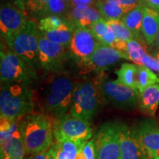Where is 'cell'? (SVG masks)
I'll return each instance as SVG.
<instances>
[{
	"label": "cell",
	"instance_id": "cell-37",
	"mask_svg": "<svg viewBox=\"0 0 159 159\" xmlns=\"http://www.w3.org/2000/svg\"><path fill=\"white\" fill-rule=\"evenodd\" d=\"M143 4L146 7L159 11V0H143Z\"/></svg>",
	"mask_w": 159,
	"mask_h": 159
},
{
	"label": "cell",
	"instance_id": "cell-4",
	"mask_svg": "<svg viewBox=\"0 0 159 159\" xmlns=\"http://www.w3.org/2000/svg\"><path fill=\"white\" fill-rule=\"evenodd\" d=\"M40 34L38 25L29 20L24 28L5 38L8 48L36 71L41 68L39 57Z\"/></svg>",
	"mask_w": 159,
	"mask_h": 159
},
{
	"label": "cell",
	"instance_id": "cell-43",
	"mask_svg": "<svg viewBox=\"0 0 159 159\" xmlns=\"http://www.w3.org/2000/svg\"><path fill=\"white\" fill-rule=\"evenodd\" d=\"M27 1H28V0H27Z\"/></svg>",
	"mask_w": 159,
	"mask_h": 159
},
{
	"label": "cell",
	"instance_id": "cell-42",
	"mask_svg": "<svg viewBox=\"0 0 159 159\" xmlns=\"http://www.w3.org/2000/svg\"><path fill=\"white\" fill-rule=\"evenodd\" d=\"M63 1H65L66 2H71V0H63Z\"/></svg>",
	"mask_w": 159,
	"mask_h": 159
},
{
	"label": "cell",
	"instance_id": "cell-41",
	"mask_svg": "<svg viewBox=\"0 0 159 159\" xmlns=\"http://www.w3.org/2000/svg\"><path fill=\"white\" fill-rule=\"evenodd\" d=\"M156 58L157 59V61H158V63H159V52L158 53V54L156 55Z\"/></svg>",
	"mask_w": 159,
	"mask_h": 159
},
{
	"label": "cell",
	"instance_id": "cell-20",
	"mask_svg": "<svg viewBox=\"0 0 159 159\" xmlns=\"http://www.w3.org/2000/svg\"><path fill=\"white\" fill-rule=\"evenodd\" d=\"M139 108L145 115L154 116L159 105V83L150 85L140 92Z\"/></svg>",
	"mask_w": 159,
	"mask_h": 159
},
{
	"label": "cell",
	"instance_id": "cell-40",
	"mask_svg": "<svg viewBox=\"0 0 159 159\" xmlns=\"http://www.w3.org/2000/svg\"><path fill=\"white\" fill-rule=\"evenodd\" d=\"M1 159H18L16 158H13V157H11V156H5L3 158H2Z\"/></svg>",
	"mask_w": 159,
	"mask_h": 159
},
{
	"label": "cell",
	"instance_id": "cell-5",
	"mask_svg": "<svg viewBox=\"0 0 159 159\" xmlns=\"http://www.w3.org/2000/svg\"><path fill=\"white\" fill-rule=\"evenodd\" d=\"M99 81L85 80L75 83L69 113L83 120H91L99 108Z\"/></svg>",
	"mask_w": 159,
	"mask_h": 159
},
{
	"label": "cell",
	"instance_id": "cell-11",
	"mask_svg": "<svg viewBox=\"0 0 159 159\" xmlns=\"http://www.w3.org/2000/svg\"><path fill=\"white\" fill-rule=\"evenodd\" d=\"M120 59L129 60L125 52L99 43L92 55L77 63L83 74L92 71L102 70L116 63Z\"/></svg>",
	"mask_w": 159,
	"mask_h": 159
},
{
	"label": "cell",
	"instance_id": "cell-12",
	"mask_svg": "<svg viewBox=\"0 0 159 159\" xmlns=\"http://www.w3.org/2000/svg\"><path fill=\"white\" fill-rule=\"evenodd\" d=\"M99 43L89 27H77L74 30L69 49L78 63L90 57Z\"/></svg>",
	"mask_w": 159,
	"mask_h": 159
},
{
	"label": "cell",
	"instance_id": "cell-14",
	"mask_svg": "<svg viewBox=\"0 0 159 159\" xmlns=\"http://www.w3.org/2000/svg\"><path fill=\"white\" fill-rule=\"evenodd\" d=\"M29 20L25 11L12 3H5L0 10V30L4 37L13 34L24 28Z\"/></svg>",
	"mask_w": 159,
	"mask_h": 159
},
{
	"label": "cell",
	"instance_id": "cell-3",
	"mask_svg": "<svg viewBox=\"0 0 159 159\" xmlns=\"http://www.w3.org/2000/svg\"><path fill=\"white\" fill-rule=\"evenodd\" d=\"M75 87V83L66 75L53 77L47 85L43 97V108L47 114L55 118L68 114Z\"/></svg>",
	"mask_w": 159,
	"mask_h": 159
},
{
	"label": "cell",
	"instance_id": "cell-32",
	"mask_svg": "<svg viewBox=\"0 0 159 159\" xmlns=\"http://www.w3.org/2000/svg\"><path fill=\"white\" fill-rule=\"evenodd\" d=\"M83 153L85 159H96V152H95V145L94 139L89 140L83 145Z\"/></svg>",
	"mask_w": 159,
	"mask_h": 159
},
{
	"label": "cell",
	"instance_id": "cell-36",
	"mask_svg": "<svg viewBox=\"0 0 159 159\" xmlns=\"http://www.w3.org/2000/svg\"><path fill=\"white\" fill-rule=\"evenodd\" d=\"M94 0H71V3L73 7H79V8H83L87 6H90Z\"/></svg>",
	"mask_w": 159,
	"mask_h": 159
},
{
	"label": "cell",
	"instance_id": "cell-10",
	"mask_svg": "<svg viewBox=\"0 0 159 159\" xmlns=\"http://www.w3.org/2000/svg\"><path fill=\"white\" fill-rule=\"evenodd\" d=\"M66 47L52 42L40 34L39 57L41 68L54 73L62 71L68 57Z\"/></svg>",
	"mask_w": 159,
	"mask_h": 159
},
{
	"label": "cell",
	"instance_id": "cell-9",
	"mask_svg": "<svg viewBox=\"0 0 159 159\" xmlns=\"http://www.w3.org/2000/svg\"><path fill=\"white\" fill-rule=\"evenodd\" d=\"M120 122L102 125L94 138L96 159H121Z\"/></svg>",
	"mask_w": 159,
	"mask_h": 159
},
{
	"label": "cell",
	"instance_id": "cell-13",
	"mask_svg": "<svg viewBox=\"0 0 159 159\" xmlns=\"http://www.w3.org/2000/svg\"><path fill=\"white\" fill-rule=\"evenodd\" d=\"M121 159H144V150L137 128L120 122Z\"/></svg>",
	"mask_w": 159,
	"mask_h": 159
},
{
	"label": "cell",
	"instance_id": "cell-16",
	"mask_svg": "<svg viewBox=\"0 0 159 159\" xmlns=\"http://www.w3.org/2000/svg\"><path fill=\"white\" fill-rule=\"evenodd\" d=\"M89 29L101 43L123 52L126 50L127 42L119 41L116 39L114 32L108 27L107 21L105 19H99L93 24Z\"/></svg>",
	"mask_w": 159,
	"mask_h": 159
},
{
	"label": "cell",
	"instance_id": "cell-27",
	"mask_svg": "<svg viewBox=\"0 0 159 159\" xmlns=\"http://www.w3.org/2000/svg\"><path fill=\"white\" fill-rule=\"evenodd\" d=\"M156 83H159V77L154 71L144 66H138L136 84L139 92H142L148 86Z\"/></svg>",
	"mask_w": 159,
	"mask_h": 159
},
{
	"label": "cell",
	"instance_id": "cell-30",
	"mask_svg": "<svg viewBox=\"0 0 159 159\" xmlns=\"http://www.w3.org/2000/svg\"><path fill=\"white\" fill-rule=\"evenodd\" d=\"M66 8V4L63 0H50L45 5L42 14L58 16L64 13Z\"/></svg>",
	"mask_w": 159,
	"mask_h": 159
},
{
	"label": "cell",
	"instance_id": "cell-39",
	"mask_svg": "<svg viewBox=\"0 0 159 159\" xmlns=\"http://www.w3.org/2000/svg\"><path fill=\"white\" fill-rule=\"evenodd\" d=\"M156 47L159 49V31H158V35H157V38H156Z\"/></svg>",
	"mask_w": 159,
	"mask_h": 159
},
{
	"label": "cell",
	"instance_id": "cell-24",
	"mask_svg": "<svg viewBox=\"0 0 159 159\" xmlns=\"http://www.w3.org/2000/svg\"><path fill=\"white\" fill-rule=\"evenodd\" d=\"M95 7L105 21L121 19L125 13L129 12L122 6L108 0H96Z\"/></svg>",
	"mask_w": 159,
	"mask_h": 159
},
{
	"label": "cell",
	"instance_id": "cell-28",
	"mask_svg": "<svg viewBox=\"0 0 159 159\" xmlns=\"http://www.w3.org/2000/svg\"><path fill=\"white\" fill-rule=\"evenodd\" d=\"M108 27L114 32L116 39L119 41L128 42L131 39H136L134 33L125 26L121 19H114L106 21Z\"/></svg>",
	"mask_w": 159,
	"mask_h": 159
},
{
	"label": "cell",
	"instance_id": "cell-22",
	"mask_svg": "<svg viewBox=\"0 0 159 159\" xmlns=\"http://www.w3.org/2000/svg\"><path fill=\"white\" fill-rule=\"evenodd\" d=\"M145 7L146 6L144 4L137 6L135 8L125 13L121 19L125 26L134 33L136 39L143 43L146 42L141 33V28Z\"/></svg>",
	"mask_w": 159,
	"mask_h": 159
},
{
	"label": "cell",
	"instance_id": "cell-18",
	"mask_svg": "<svg viewBox=\"0 0 159 159\" xmlns=\"http://www.w3.org/2000/svg\"><path fill=\"white\" fill-rule=\"evenodd\" d=\"M0 143L1 158L5 156H11L18 159H23L26 153L21 123L16 130L2 142H0Z\"/></svg>",
	"mask_w": 159,
	"mask_h": 159
},
{
	"label": "cell",
	"instance_id": "cell-2",
	"mask_svg": "<svg viewBox=\"0 0 159 159\" xmlns=\"http://www.w3.org/2000/svg\"><path fill=\"white\" fill-rule=\"evenodd\" d=\"M34 108L33 92L30 85L21 82H3L0 92L1 116L21 119L31 114Z\"/></svg>",
	"mask_w": 159,
	"mask_h": 159
},
{
	"label": "cell",
	"instance_id": "cell-7",
	"mask_svg": "<svg viewBox=\"0 0 159 159\" xmlns=\"http://www.w3.org/2000/svg\"><path fill=\"white\" fill-rule=\"evenodd\" d=\"M36 72L11 49L1 50V83L21 82L33 84L37 79Z\"/></svg>",
	"mask_w": 159,
	"mask_h": 159
},
{
	"label": "cell",
	"instance_id": "cell-35",
	"mask_svg": "<svg viewBox=\"0 0 159 159\" xmlns=\"http://www.w3.org/2000/svg\"><path fill=\"white\" fill-rule=\"evenodd\" d=\"M27 159H52L49 150L43 151V152H37V153L32 154Z\"/></svg>",
	"mask_w": 159,
	"mask_h": 159
},
{
	"label": "cell",
	"instance_id": "cell-29",
	"mask_svg": "<svg viewBox=\"0 0 159 159\" xmlns=\"http://www.w3.org/2000/svg\"><path fill=\"white\" fill-rule=\"evenodd\" d=\"M61 17L57 15H49L40 20L39 23L38 24L39 30L41 33L47 31H51L57 28L62 24L64 22Z\"/></svg>",
	"mask_w": 159,
	"mask_h": 159
},
{
	"label": "cell",
	"instance_id": "cell-17",
	"mask_svg": "<svg viewBox=\"0 0 159 159\" xmlns=\"http://www.w3.org/2000/svg\"><path fill=\"white\" fill-rule=\"evenodd\" d=\"M102 19L96 7L87 6L83 8L73 7L69 13V23L74 27H90L93 24Z\"/></svg>",
	"mask_w": 159,
	"mask_h": 159
},
{
	"label": "cell",
	"instance_id": "cell-23",
	"mask_svg": "<svg viewBox=\"0 0 159 159\" xmlns=\"http://www.w3.org/2000/svg\"><path fill=\"white\" fill-rule=\"evenodd\" d=\"M74 27L70 23L64 21L57 28L51 31L43 32L41 34L52 42L68 47L70 44L74 33Z\"/></svg>",
	"mask_w": 159,
	"mask_h": 159
},
{
	"label": "cell",
	"instance_id": "cell-25",
	"mask_svg": "<svg viewBox=\"0 0 159 159\" xmlns=\"http://www.w3.org/2000/svg\"><path fill=\"white\" fill-rule=\"evenodd\" d=\"M138 71V65L125 63L120 69L116 71L117 75L116 81L126 86L133 89H137L136 76Z\"/></svg>",
	"mask_w": 159,
	"mask_h": 159
},
{
	"label": "cell",
	"instance_id": "cell-38",
	"mask_svg": "<svg viewBox=\"0 0 159 159\" xmlns=\"http://www.w3.org/2000/svg\"><path fill=\"white\" fill-rule=\"evenodd\" d=\"M11 3L20 9L26 11L27 10V0H10Z\"/></svg>",
	"mask_w": 159,
	"mask_h": 159
},
{
	"label": "cell",
	"instance_id": "cell-33",
	"mask_svg": "<svg viewBox=\"0 0 159 159\" xmlns=\"http://www.w3.org/2000/svg\"><path fill=\"white\" fill-rule=\"evenodd\" d=\"M108 1L112 2L122 6L128 11L143 4V0H108Z\"/></svg>",
	"mask_w": 159,
	"mask_h": 159
},
{
	"label": "cell",
	"instance_id": "cell-21",
	"mask_svg": "<svg viewBox=\"0 0 159 159\" xmlns=\"http://www.w3.org/2000/svg\"><path fill=\"white\" fill-rule=\"evenodd\" d=\"M84 144L85 143L55 140L49 149V152L52 159H76Z\"/></svg>",
	"mask_w": 159,
	"mask_h": 159
},
{
	"label": "cell",
	"instance_id": "cell-26",
	"mask_svg": "<svg viewBox=\"0 0 159 159\" xmlns=\"http://www.w3.org/2000/svg\"><path fill=\"white\" fill-rule=\"evenodd\" d=\"M125 52L129 57V61H133L138 66H143V61L148 55L144 49V43L136 39H131L127 42Z\"/></svg>",
	"mask_w": 159,
	"mask_h": 159
},
{
	"label": "cell",
	"instance_id": "cell-15",
	"mask_svg": "<svg viewBox=\"0 0 159 159\" xmlns=\"http://www.w3.org/2000/svg\"><path fill=\"white\" fill-rule=\"evenodd\" d=\"M139 138L144 150V159H154L159 151V127L152 119L142 120L137 127Z\"/></svg>",
	"mask_w": 159,
	"mask_h": 159
},
{
	"label": "cell",
	"instance_id": "cell-6",
	"mask_svg": "<svg viewBox=\"0 0 159 159\" xmlns=\"http://www.w3.org/2000/svg\"><path fill=\"white\" fill-rule=\"evenodd\" d=\"M52 130L56 141L76 143H85L93 135L89 121L77 118L70 113L52 118Z\"/></svg>",
	"mask_w": 159,
	"mask_h": 159
},
{
	"label": "cell",
	"instance_id": "cell-8",
	"mask_svg": "<svg viewBox=\"0 0 159 159\" xmlns=\"http://www.w3.org/2000/svg\"><path fill=\"white\" fill-rule=\"evenodd\" d=\"M101 94L105 100L116 108L129 110L136 108L140 92L116 80L101 78L99 80Z\"/></svg>",
	"mask_w": 159,
	"mask_h": 159
},
{
	"label": "cell",
	"instance_id": "cell-31",
	"mask_svg": "<svg viewBox=\"0 0 159 159\" xmlns=\"http://www.w3.org/2000/svg\"><path fill=\"white\" fill-rule=\"evenodd\" d=\"M50 0H28L27 2V9L35 13H42L45 5Z\"/></svg>",
	"mask_w": 159,
	"mask_h": 159
},
{
	"label": "cell",
	"instance_id": "cell-19",
	"mask_svg": "<svg viewBox=\"0 0 159 159\" xmlns=\"http://www.w3.org/2000/svg\"><path fill=\"white\" fill-rule=\"evenodd\" d=\"M158 31L159 11L145 7L141 33L147 44L152 46L156 43Z\"/></svg>",
	"mask_w": 159,
	"mask_h": 159
},
{
	"label": "cell",
	"instance_id": "cell-1",
	"mask_svg": "<svg viewBox=\"0 0 159 159\" xmlns=\"http://www.w3.org/2000/svg\"><path fill=\"white\" fill-rule=\"evenodd\" d=\"M25 153L32 155L48 150L53 143L52 117L47 114H30L21 119Z\"/></svg>",
	"mask_w": 159,
	"mask_h": 159
},
{
	"label": "cell",
	"instance_id": "cell-34",
	"mask_svg": "<svg viewBox=\"0 0 159 159\" xmlns=\"http://www.w3.org/2000/svg\"><path fill=\"white\" fill-rule=\"evenodd\" d=\"M143 66L150 69L151 70L156 71L159 73V63L156 58H155L150 55H147L143 61Z\"/></svg>",
	"mask_w": 159,
	"mask_h": 159
}]
</instances>
